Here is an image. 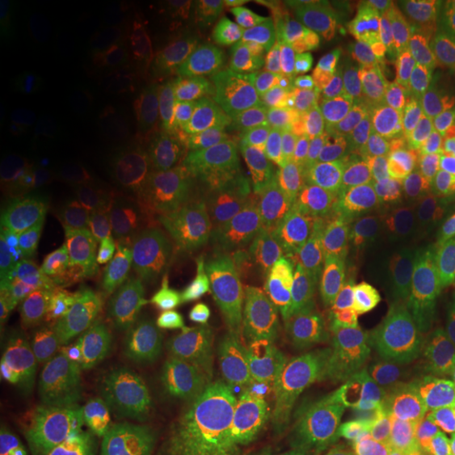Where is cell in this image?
Listing matches in <instances>:
<instances>
[{"mask_svg":"<svg viewBox=\"0 0 455 455\" xmlns=\"http://www.w3.org/2000/svg\"><path fill=\"white\" fill-rule=\"evenodd\" d=\"M325 220L355 240L411 243L447 231L452 216V178L443 140L390 160L349 184L323 189Z\"/></svg>","mask_w":455,"mask_h":455,"instance_id":"obj_1","label":"cell"},{"mask_svg":"<svg viewBox=\"0 0 455 455\" xmlns=\"http://www.w3.org/2000/svg\"><path fill=\"white\" fill-rule=\"evenodd\" d=\"M441 136L438 107L423 89H385L346 107L323 127L316 172L323 189L349 184Z\"/></svg>","mask_w":455,"mask_h":455,"instance_id":"obj_2","label":"cell"},{"mask_svg":"<svg viewBox=\"0 0 455 455\" xmlns=\"http://www.w3.org/2000/svg\"><path fill=\"white\" fill-rule=\"evenodd\" d=\"M361 305L385 329H438L455 323V231L403 243L372 263Z\"/></svg>","mask_w":455,"mask_h":455,"instance_id":"obj_3","label":"cell"},{"mask_svg":"<svg viewBox=\"0 0 455 455\" xmlns=\"http://www.w3.org/2000/svg\"><path fill=\"white\" fill-rule=\"evenodd\" d=\"M352 455H455L450 429L429 399L396 372H372L346 408Z\"/></svg>","mask_w":455,"mask_h":455,"instance_id":"obj_4","label":"cell"},{"mask_svg":"<svg viewBox=\"0 0 455 455\" xmlns=\"http://www.w3.org/2000/svg\"><path fill=\"white\" fill-rule=\"evenodd\" d=\"M104 104L116 140L127 151L151 154L178 131L180 95L166 62L136 42L118 44L104 62Z\"/></svg>","mask_w":455,"mask_h":455,"instance_id":"obj_5","label":"cell"},{"mask_svg":"<svg viewBox=\"0 0 455 455\" xmlns=\"http://www.w3.org/2000/svg\"><path fill=\"white\" fill-rule=\"evenodd\" d=\"M131 408L116 387L60 379L36 399V455H98L131 429Z\"/></svg>","mask_w":455,"mask_h":455,"instance_id":"obj_6","label":"cell"},{"mask_svg":"<svg viewBox=\"0 0 455 455\" xmlns=\"http://www.w3.org/2000/svg\"><path fill=\"white\" fill-rule=\"evenodd\" d=\"M148 275L116 251H84L57 272L53 311L86 331H110L133 323L148 302Z\"/></svg>","mask_w":455,"mask_h":455,"instance_id":"obj_7","label":"cell"},{"mask_svg":"<svg viewBox=\"0 0 455 455\" xmlns=\"http://www.w3.org/2000/svg\"><path fill=\"white\" fill-rule=\"evenodd\" d=\"M44 12L33 0L0 4V107L4 124L15 133L42 127V60Z\"/></svg>","mask_w":455,"mask_h":455,"instance_id":"obj_8","label":"cell"},{"mask_svg":"<svg viewBox=\"0 0 455 455\" xmlns=\"http://www.w3.org/2000/svg\"><path fill=\"white\" fill-rule=\"evenodd\" d=\"M245 363L263 394L293 403L314 385L323 363V334L307 316L272 311L251 325Z\"/></svg>","mask_w":455,"mask_h":455,"instance_id":"obj_9","label":"cell"},{"mask_svg":"<svg viewBox=\"0 0 455 455\" xmlns=\"http://www.w3.org/2000/svg\"><path fill=\"white\" fill-rule=\"evenodd\" d=\"M118 455H207V443L187 414L148 408L131 420Z\"/></svg>","mask_w":455,"mask_h":455,"instance_id":"obj_10","label":"cell"},{"mask_svg":"<svg viewBox=\"0 0 455 455\" xmlns=\"http://www.w3.org/2000/svg\"><path fill=\"white\" fill-rule=\"evenodd\" d=\"M452 169H455V122H452Z\"/></svg>","mask_w":455,"mask_h":455,"instance_id":"obj_11","label":"cell"}]
</instances>
